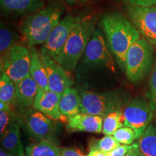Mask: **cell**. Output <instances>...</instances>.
<instances>
[{
  "mask_svg": "<svg viewBox=\"0 0 156 156\" xmlns=\"http://www.w3.org/2000/svg\"><path fill=\"white\" fill-rule=\"evenodd\" d=\"M16 85V103L23 107H31L39 88L38 84L29 75L15 83Z\"/></svg>",
  "mask_w": 156,
  "mask_h": 156,
  "instance_id": "obj_17",
  "label": "cell"
},
{
  "mask_svg": "<svg viewBox=\"0 0 156 156\" xmlns=\"http://www.w3.org/2000/svg\"><path fill=\"white\" fill-rule=\"evenodd\" d=\"M129 5L138 7H153L156 6V0H123Z\"/></svg>",
  "mask_w": 156,
  "mask_h": 156,
  "instance_id": "obj_30",
  "label": "cell"
},
{
  "mask_svg": "<svg viewBox=\"0 0 156 156\" xmlns=\"http://www.w3.org/2000/svg\"><path fill=\"white\" fill-rule=\"evenodd\" d=\"M101 25L108 48L122 70H125L126 56L130 46L140 38V34L131 21L119 12L102 17Z\"/></svg>",
  "mask_w": 156,
  "mask_h": 156,
  "instance_id": "obj_1",
  "label": "cell"
},
{
  "mask_svg": "<svg viewBox=\"0 0 156 156\" xmlns=\"http://www.w3.org/2000/svg\"><path fill=\"white\" fill-rule=\"evenodd\" d=\"M83 63L86 65L106 67L112 73L116 71L112 54L101 30H95L93 33L84 52Z\"/></svg>",
  "mask_w": 156,
  "mask_h": 156,
  "instance_id": "obj_7",
  "label": "cell"
},
{
  "mask_svg": "<svg viewBox=\"0 0 156 156\" xmlns=\"http://www.w3.org/2000/svg\"><path fill=\"white\" fill-rule=\"evenodd\" d=\"M95 19L90 15L80 17L70 34L56 59V62L69 73L75 69L78 61L84 54L90 39L95 30Z\"/></svg>",
  "mask_w": 156,
  "mask_h": 156,
  "instance_id": "obj_3",
  "label": "cell"
},
{
  "mask_svg": "<svg viewBox=\"0 0 156 156\" xmlns=\"http://www.w3.org/2000/svg\"><path fill=\"white\" fill-rule=\"evenodd\" d=\"M122 116L123 110H118L104 117L102 133L104 135H113L117 129L124 126Z\"/></svg>",
  "mask_w": 156,
  "mask_h": 156,
  "instance_id": "obj_23",
  "label": "cell"
},
{
  "mask_svg": "<svg viewBox=\"0 0 156 156\" xmlns=\"http://www.w3.org/2000/svg\"><path fill=\"white\" fill-rule=\"evenodd\" d=\"M137 142L144 156H156V124H150Z\"/></svg>",
  "mask_w": 156,
  "mask_h": 156,
  "instance_id": "obj_21",
  "label": "cell"
},
{
  "mask_svg": "<svg viewBox=\"0 0 156 156\" xmlns=\"http://www.w3.org/2000/svg\"><path fill=\"white\" fill-rule=\"evenodd\" d=\"M60 97L61 95L54 91L39 87L33 108L44 113L52 120H65L60 113Z\"/></svg>",
  "mask_w": 156,
  "mask_h": 156,
  "instance_id": "obj_13",
  "label": "cell"
},
{
  "mask_svg": "<svg viewBox=\"0 0 156 156\" xmlns=\"http://www.w3.org/2000/svg\"><path fill=\"white\" fill-rule=\"evenodd\" d=\"M19 123L14 122L6 129L1 135L2 147L10 152L15 156H17L20 151L23 149L20 140Z\"/></svg>",
  "mask_w": 156,
  "mask_h": 156,
  "instance_id": "obj_18",
  "label": "cell"
},
{
  "mask_svg": "<svg viewBox=\"0 0 156 156\" xmlns=\"http://www.w3.org/2000/svg\"><path fill=\"white\" fill-rule=\"evenodd\" d=\"M147 98L154 114L156 115V62L154 65L153 72H152L151 79H150Z\"/></svg>",
  "mask_w": 156,
  "mask_h": 156,
  "instance_id": "obj_28",
  "label": "cell"
},
{
  "mask_svg": "<svg viewBox=\"0 0 156 156\" xmlns=\"http://www.w3.org/2000/svg\"><path fill=\"white\" fill-rule=\"evenodd\" d=\"M15 35L10 29L7 28L3 23H1L0 28V54L1 62L4 61L11 48L16 45Z\"/></svg>",
  "mask_w": 156,
  "mask_h": 156,
  "instance_id": "obj_24",
  "label": "cell"
},
{
  "mask_svg": "<svg viewBox=\"0 0 156 156\" xmlns=\"http://www.w3.org/2000/svg\"><path fill=\"white\" fill-rule=\"evenodd\" d=\"M17 156H25L24 155V152H23V149H22L20 151V153H19L18 155H17Z\"/></svg>",
  "mask_w": 156,
  "mask_h": 156,
  "instance_id": "obj_36",
  "label": "cell"
},
{
  "mask_svg": "<svg viewBox=\"0 0 156 156\" xmlns=\"http://www.w3.org/2000/svg\"><path fill=\"white\" fill-rule=\"evenodd\" d=\"M82 100V112L103 118L111 113L122 110L126 106L125 98L118 91L97 93L90 90L80 92Z\"/></svg>",
  "mask_w": 156,
  "mask_h": 156,
  "instance_id": "obj_5",
  "label": "cell"
},
{
  "mask_svg": "<svg viewBox=\"0 0 156 156\" xmlns=\"http://www.w3.org/2000/svg\"><path fill=\"white\" fill-rule=\"evenodd\" d=\"M15 112L13 105L0 101V132L1 135L12 123L15 122Z\"/></svg>",
  "mask_w": 156,
  "mask_h": 156,
  "instance_id": "obj_25",
  "label": "cell"
},
{
  "mask_svg": "<svg viewBox=\"0 0 156 156\" xmlns=\"http://www.w3.org/2000/svg\"><path fill=\"white\" fill-rule=\"evenodd\" d=\"M60 156H85V155L78 148L65 147L62 149Z\"/></svg>",
  "mask_w": 156,
  "mask_h": 156,
  "instance_id": "obj_31",
  "label": "cell"
},
{
  "mask_svg": "<svg viewBox=\"0 0 156 156\" xmlns=\"http://www.w3.org/2000/svg\"><path fill=\"white\" fill-rule=\"evenodd\" d=\"M0 156H15L12 153H11L10 152L4 148L3 147H1L0 149Z\"/></svg>",
  "mask_w": 156,
  "mask_h": 156,
  "instance_id": "obj_34",
  "label": "cell"
},
{
  "mask_svg": "<svg viewBox=\"0 0 156 156\" xmlns=\"http://www.w3.org/2000/svg\"><path fill=\"white\" fill-rule=\"evenodd\" d=\"M23 126L31 136L40 140H48L54 132L51 119L36 108H29L23 114Z\"/></svg>",
  "mask_w": 156,
  "mask_h": 156,
  "instance_id": "obj_11",
  "label": "cell"
},
{
  "mask_svg": "<svg viewBox=\"0 0 156 156\" xmlns=\"http://www.w3.org/2000/svg\"><path fill=\"white\" fill-rule=\"evenodd\" d=\"M30 75L36 82L38 87L48 90V83L47 73L40 54L36 50L30 51Z\"/></svg>",
  "mask_w": 156,
  "mask_h": 156,
  "instance_id": "obj_19",
  "label": "cell"
},
{
  "mask_svg": "<svg viewBox=\"0 0 156 156\" xmlns=\"http://www.w3.org/2000/svg\"><path fill=\"white\" fill-rule=\"evenodd\" d=\"M30 51L24 46L15 45L1 62V72L15 83L30 75Z\"/></svg>",
  "mask_w": 156,
  "mask_h": 156,
  "instance_id": "obj_8",
  "label": "cell"
},
{
  "mask_svg": "<svg viewBox=\"0 0 156 156\" xmlns=\"http://www.w3.org/2000/svg\"><path fill=\"white\" fill-rule=\"evenodd\" d=\"M44 0H0L2 9L7 13L30 15L44 7Z\"/></svg>",
  "mask_w": 156,
  "mask_h": 156,
  "instance_id": "obj_16",
  "label": "cell"
},
{
  "mask_svg": "<svg viewBox=\"0 0 156 156\" xmlns=\"http://www.w3.org/2000/svg\"><path fill=\"white\" fill-rule=\"evenodd\" d=\"M62 149L49 140L31 144L25 149V156H60Z\"/></svg>",
  "mask_w": 156,
  "mask_h": 156,
  "instance_id": "obj_20",
  "label": "cell"
},
{
  "mask_svg": "<svg viewBox=\"0 0 156 156\" xmlns=\"http://www.w3.org/2000/svg\"><path fill=\"white\" fill-rule=\"evenodd\" d=\"M127 12L130 21L140 36L156 46V6L138 7L127 5Z\"/></svg>",
  "mask_w": 156,
  "mask_h": 156,
  "instance_id": "obj_9",
  "label": "cell"
},
{
  "mask_svg": "<svg viewBox=\"0 0 156 156\" xmlns=\"http://www.w3.org/2000/svg\"><path fill=\"white\" fill-rule=\"evenodd\" d=\"M154 46L140 38L129 48L125 60V73L128 80L138 84L151 73L154 61Z\"/></svg>",
  "mask_w": 156,
  "mask_h": 156,
  "instance_id": "obj_4",
  "label": "cell"
},
{
  "mask_svg": "<svg viewBox=\"0 0 156 156\" xmlns=\"http://www.w3.org/2000/svg\"><path fill=\"white\" fill-rule=\"evenodd\" d=\"M80 17L72 16L70 15L64 16L51 31L41 51L46 52L56 61L70 34L79 21Z\"/></svg>",
  "mask_w": 156,
  "mask_h": 156,
  "instance_id": "obj_10",
  "label": "cell"
},
{
  "mask_svg": "<svg viewBox=\"0 0 156 156\" xmlns=\"http://www.w3.org/2000/svg\"><path fill=\"white\" fill-rule=\"evenodd\" d=\"M40 56L47 73L48 88L62 95L65 89L73 85V78L69 75V72L64 69L46 52L41 51Z\"/></svg>",
  "mask_w": 156,
  "mask_h": 156,
  "instance_id": "obj_12",
  "label": "cell"
},
{
  "mask_svg": "<svg viewBox=\"0 0 156 156\" xmlns=\"http://www.w3.org/2000/svg\"><path fill=\"white\" fill-rule=\"evenodd\" d=\"M0 101L12 105L16 103V85L4 73L0 78Z\"/></svg>",
  "mask_w": 156,
  "mask_h": 156,
  "instance_id": "obj_22",
  "label": "cell"
},
{
  "mask_svg": "<svg viewBox=\"0 0 156 156\" xmlns=\"http://www.w3.org/2000/svg\"><path fill=\"white\" fill-rule=\"evenodd\" d=\"M138 142H134L132 145H121L114 151L107 153L108 156H125L133 148L137 147Z\"/></svg>",
  "mask_w": 156,
  "mask_h": 156,
  "instance_id": "obj_29",
  "label": "cell"
},
{
  "mask_svg": "<svg viewBox=\"0 0 156 156\" xmlns=\"http://www.w3.org/2000/svg\"><path fill=\"white\" fill-rule=\"evenodd\" d=\"M120 145L121 144L115 139L113 135H105L101 140L91 144L90 145V150H95L105 153H108Z\"/></svg>",
  "mask_w": 156,
  "mask_h": 156,
  "instance_id": "obj_26",
  "label": "cell"
},
{
  "mask_svg": "<svg viewBox=\"0 0 156 156\" xmlns=\"http://www.w3.org/2000/svg\"><path fill=\"white\" fill-rule=\"evenodd\" d=\"M103 118L85 113H80L67 119V129L71 132H102Z\"/></svg>",
  "mask_w": 156,
  "mask_h": 156,
  "instance_id": "obj_14",
  "label": "cell"
},
{
  "mask_svg": "<svg viewBox=\"0 0 156 156\" xmlns=\"http://www.w3.org/2000/svg\"><path fill=\"white\" fill-rule=\"evenodd\" d=\"M62 15L61 7L55 3L28 15L20 25L21 34L27 44L30 46L45 44L61 20Z\"/></svg>",
  "mask_w": 156,
  "mask_h": 156,
  "instance_id": "obj_2",
  "label": "cell"
},
{
  "mask_svg": "<svg viewBox=\"0 0 156 156\" xmlns=\"http://www.w3.org/2000/svg\"><path fill=\"white\" fill-rule=\"evenodd\" d=\"M114 137L122 145H132L136 139L135 132L132 128L128 126H122L117 129L113 134Z\"/></svg>",
  "mask_w": 156,
  "mask_h": 156,
  "instance_id": "obj_27",
  "label": "cell"
},
{
  "mask_svg": "<svg viewBox=\"0 0 156 156\" xmlns=\"http://www.w3.org/2000/svg\"><path fill=\"white\" fill-rule=\"evenodd\" d=\"M87 156H108L107 153H103V152L99 151H95V150H90L89 153Z\"/></svg>",
  "mask_w": 156,
  "mask_h": 156,
  "instance_id": "obj_33",
  "label": "cell"
},
{
  "mask_svg": "<svg viewBox=\"0 0 156 156\" xmlns=\"http://www.w3.org/2000/svg\"><path fill=\"white\" fill-rule=\"evenodd\" d=\"M125 156H144L139 150V146L133 148Z\"/></svg>",
  "mask_w": 156,
  "mask_h": 156,
  "instance_id": "obj_32",
  "label": "cell"
},
{
  "mask_svg": "<svg viewBox=\"0 0 156 156\" xmlns=\"http://www.w3.org/2000/svg\"><path fill=\"white\" fill-rule=\"evenodd\" d=\"M69 4H75L77 2H86L89 0H65Z\"/></svg>",
  "mask_w": 156,
  "mask_h": 156,
  "instance_id": "obj_35",
  "label": "cell"
},
{
  "mask_svg": "<svg viewBox=\"0 0 156 156\" xmlns=\"http://www.w3.org/2000/svg\"><path fill=\"white\" fill-rule=\"evenodd\" d=\"M153 115L149 101L136 98L127 103L123 108V124L134 130L138 140L151 124Z\"/></svg>",
  "mask_w": 156,
  "mask_h": 156,
  "instance_id": "obj_6",
  "label": "cell"
},
{
  "mask_svg": "<svg viewBox=\"0 0 156 156\" xmlns=\"http://www.w3.org/2000/svg\"><path fill=\"white\" fill-rule=\"evenodd\" d=\"M60 113L65 119L82 112L80 94L73 87H69L62 93L59 101Z\"/></svg>",
  "mask_w": 156,
  "mask_h": 156,
  "instance_id": "obj_15",
  "label": "cell"
}]
</instances>
